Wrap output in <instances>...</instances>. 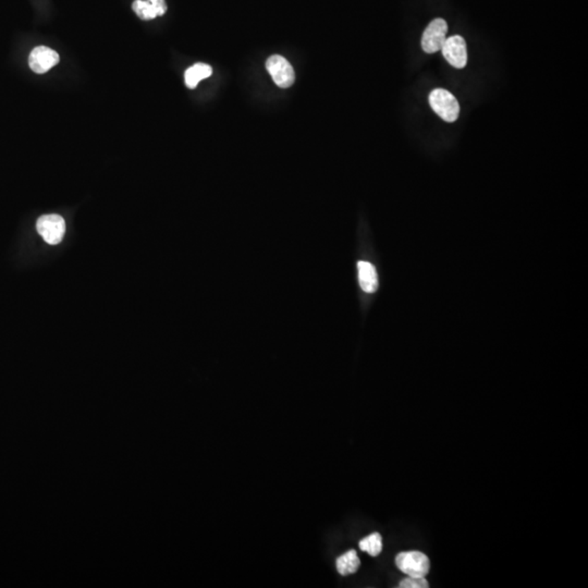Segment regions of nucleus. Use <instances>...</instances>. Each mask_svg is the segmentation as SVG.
<instances>
[{
  "instance_id": "10",
  "label": "nucleus",
  "mask_w": 588,
  "mask_h": 588,
  "mask_svg": "<svg viewBox=\"0 0 588 588\" xmlns=\"http://www.w3.org/2000/svg\"><path fill=\"white\" fill-rule=\"evenodd\" d=\"M213 74V69L206 64H196L188 69L185 74V86L188 88H195L204 79L209 78Z\"/></svg>"
},
{
  "instance_id": "6",
  "label": "nucleus",
  "mask_w": 588,
  "mask_h": 588,
  "mask_svg": "<svg viewBox=\"0 0 588 588\" xmlns=\"http://www.w3.org/2000/svg\"><path fill=\"white\" fill-rule=\"evenodd\" d=\"M442 52L446 62L454 68L462 69L468 64V50L466 40L462 36L454 35L446 38Z\"/></svg>"
},
{
  "instance_id": "7",
  "label": "nucleus",
  "mask_w": 588,
  "mask_h": 588,
  "mask_svg": "<svg viewBox=\"0 0 588 588\" xmlns=\"http://www.w3.org/2000/svg\"><path fill=\"white\" fill-rule=\"evenodd\" d=\"M60 57L57 52L46 46H38L30 54L29 64L35 74H46L48 70L59 62Z\"/></svg>"
},
{
  "instance_id": "1",
  "label": "nucleus",
  "mask_w": 588,
  "mask_h": 588,
  "mask_svg": "<svg viewBox=\"0 0 588 588\" xmlns=\"http://www.w3.org/2000/svg\"><path fill=\"white\" fill-rule=\"evenodd\" d=\"M430 104L432 110L446 122H454L460 115V105L456 97L444 88L432 91L430 95Z\"/></svg>"
},
{
  "instance_id": "3",
  "label": "nucleus",
  "mask_w": 588,
  "mask_h": 588,
  "mask_svg": "<svg viewBox=\"0 0 588 588\" xmlns=\"http://www.w3.org/2000/svg\"><path fill=\"white\" fill-rule=\"evenodd\" d=\"M38 234L48 244H58L62 242L66 234V222L59 215H44L36 224Z\"/></svg>"
},
{
  "instance_id": "4",
  "label": "nucleus",
  "mask_w": 588,
  "mask_h": 588,
  "mask_svg": "<svg viewBox=\"0 0 588 588\" xmlns=\"http://www.w3.org/2000/svg\"><path fill=\"white\" fill-rule=\"evenodd\" d=\"M266 68L279 88H290L296 80V74L293 71L292 66L282 56H279V54L270 56L266 62Z\"/></svg>"
},
{
  "instance_id": "13",
  "label": "nucleus",
  "mask_w": 588,
  "mask_h": 588,
  "mask_svg": "<svg viewBox=\"0 0 588 588\" xmlns=\"http://www.w3.org/2000/svg\"><path fill=\"white\" fill-rule=\"evenodd\" d=\"M399 587L401 588H428L430 583L425 577H408L407 579L400 582Z\"/></svg>"
},
{
  "instance_id": "5",
  "label": "nucleus",
  "mask_w": 588,
  "mask_h": 588,
  "mask_svg": "<svg viewBox=\"0 0 588 588\" xmlns=\"http://www.w3.org/2000/svg\"><path fill=\"white\" fill-rule=\"evenodd\" d=\"M448 24L444 19L432 20L422 38V47L427 54L439 52L446 40Z\"/></svg>"
},
{
  "instance_id": "11",
  "label": "nucleus",
  "mask_w": 588,
  "mask_h": 588,
  "mask_svg": "<svg viewBox=\"0 0 588 588\" xmlns=\"http://www.w3.org/2000/svg\"><path fill=\"white\" fill-rule=\"evenodd\" d=\"M335 565H337V571L341 575H350V574L357 573L359 565H361V561H359V558L357 557V551L352 549V550L345 553V555H340L337 559Z\"/></svg>"
},
{
  "instance_id": "2",
  "label": "nucleus",
  "mask_w": 588,
  "mask_h": 588,
  "mask_svg": "<svg viewBox=\"0 0 588 588\" xmlns=\"http://www.w3.org/2000/svg\"><path fill=\"white\" fill-rule=\"evenodd\" d=\"M396 565L408 577H425L430 569V559L421 551H405L396 558Z\"/></svg>"
},
{
  "instance_id": "8",
  "label": "nucleus",
  "mask_w": 588,
  "mask_h": 588,
  "mask_svg": "<svg viewBox=\"0 0 588 588\" xmlns=\"http://www.w3.org/2000/svg\"><path fill=\"white\" fill-rule=\"evenodd\" d=\"M132 9L139 19L147 21L165 15L167 5L165 0H135Z\"/></svg>"
},
{
  "instance_id": "9",
  "label": "nucleus",
  "mask_w": 588,
  "mask_h": 588,
  "mask_svg": "<svg viewBox=\"0 0 588 588\" xmlns=\"http://www.w3.org/2000/svg\"><path fill=\"white\" fill-rule=\"evenodd\" d=\"M359 282L362 290L367 293H374L378 288V277L375 267L369 262L357 263Z\"/></svg>"
},
{
  "instance_id": "12",
  "label": "nucleus",
  "mask_w": 588,
  "mask_h": 588,
  "mask_svg": "<svg viewBox=\"0 0 588 588\" xmlns=\"http://www.w3.org/2000/svg\"><path fill=\"white\" fill-rule=\"evenodd\" d=\"M361 550L367 551L371 557H377L383 550V538L379 533H373L359 541Z\"/></svg>"
}]
</instances>
